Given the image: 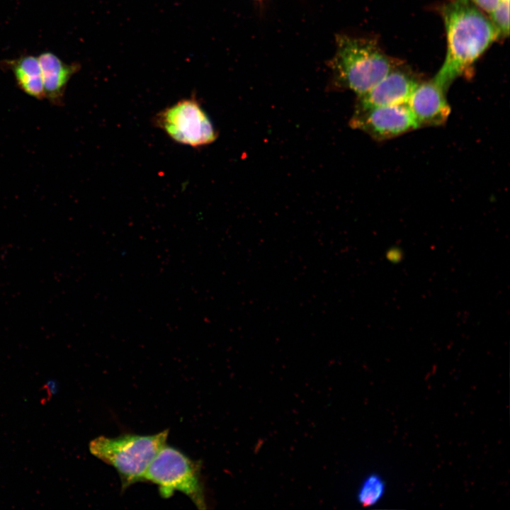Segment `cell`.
I'll use <instances>...</instances> for the list:
<instances>
[{
    "label": "cell",
    "mask_w": 510,
    "mask_h": 510,
    "mask_svg": "<svg viewBox=\"0 0 510 510\" xmlns=\"http://www.w3.org/2000/svg\"><path fill=\"white\" fill-rule=\"evenodd\" d=\"M168 434L169 430L166 429L152 435L125 434L114 438L101 436L90 442L89 450L115 469L124 491L136 482H143L147 469L166 444Z\"/></svg>",
    "instance_id": "3"
},
{
    "label": "cell",
    "mask_w": 510,
    "mask_h": 510,
    "mask_svg": "<svg viewBox=\"0 0 510 510\" xmlns=\"http://www.w3.org/2000/svg\"><path fill=\"white\" fill-rule=\"evenodd\" d=\"M351 125L377 140L392 138L420 127L407 103L357 108Z\"/></svg>",
    "instance_id": "6"
},
{
    "label": "cell",
    "mask_w": 510,
    "mask_h": 510,
    "mask_svg": "<svg viewBox=\"0 0 510 510\" xmlns=\"http://www.w3.org/2000/svg\"><path fill=\"white\" fill-rule=\"evenodd\" d=\"M397 67L373 39L341 35L331 67L336 83L358 96Z\"/></svg>",
    "instance_id": "2"
},
{
    "label": "cell",
    "mask_w": 510,
    "mask_h": 510,
    "mask_svg": "<svg viewBox=\"0 0 510 510\" xmlns=\"http://www.w3.org/2000/svg\"><path fill=\"white\" fill-rule=\"evenodd\" d=\"M38 59L45 98L56 104L61 103L69 79L80 69L79 64H67L51 52L41 53Z\"/></svg>",
    "instance_id": "9"
},
{
    "label": "cell",
    "mask_w": 510,
    "mask_h": 510,
    "mask_svg": "<svg viewBox=\"0 0 510 510\" xmlns=\"http://www.w3.org/2000/svg\"><path fill=\"white\" fill-rule=\"evenodd\" d=\"M419 83L412 74L396 67L368 92L359 96L357 108L407 103Z\"/></svg>",
    "instance_id": "7"
},
{
    "label": "cell",
    "mask_w": 510,
    "mask_h": 510,
    "mask_svg": "<svg viewBox=\"0 0 510 510\" xmlns=\"http://www.w3.org/2000/svg\"><path fill=\"white\" fill-rule=\"evenodd\" d=\"M441 11L447 51L433 80L446 91L500 35L489 18L470 0H450Z\"/></svg>",
    "instance_id": "1"
},
{
    "label": "cell",
    "mask_w": 510,
    "mask_h": 510,
    "mask_svg": "<svg viewBox=\"0 0 510 510\" xmlns=\"http://www.w3.org/2000/svg\"><path fill=\"white\" fill-rule=\"evenodd\" d=\"M407 104L420 126L441 125L450 113L446 91L433 79L419 83Z\"/></svg>",
    "instance_id": "8"
},
{
    "label": "cell",
    "mask_w": 510,
    "mask_h": 510,
    "mask_svg": "<svg viewBox=\"0 0 510 510\" xmlns=\"http://www.w3.org/2000/svg\"><path fill=\"white\" fill-rule=\"evenodd\" d=\"M45 385V387L47 390V397L55 395L58 391L59 385L55 380H48Z\"/></svg>",
    "instance_id": "14"
},
{
    "label": "cell",
    "mask_w": 510,
    "mask_h": 510,
    "mask_svg": "<svg viewBox=\"0 0 510 510\" xmlns=\"http://www.w3.org/2000/svg\"><path fill=\"white\" fill-rule=\"evenodd\" d=\"M143 482L157 484L164 499L178 491L186 494L198 509L207 508L200 463L166 443L149 464Z\"/></svg>",
    "instance_id": "4"
},
{
    "label": "cell",
    "mask_w": 510,
    "mask_h": 510,
    "mask_svg": "<svg viewBox=\"0 0 510 510\" xmlns=\"http://www.w3.org/2000/svg\"><path fill=\"white\" fill-rule=\"evenodd\" d=\"M154 120L174 141L193 147L209 144L217 137L210 118L193 97L166 108Z\"/></svg>",
    "instance_id": "5"
},
{
    "label": "cell",
    "mask_w": 510,
    "mask_h": 510,
    "mask_svg": "<svg viewBox=\"0 0 510 510\" xmlns=\"http://www.w3.org/2000/svg\"><path fill=\"white\" fill-rule=\"evenodd\" d=\"M477 7L490 13L499 4L500 0H470Z\"/></svg>",
    "instance_id": "13"
},
{
    "label": "cell",
    "mask_w": 510,
    "mask_h": 510,
    "mask_svg": "<svg viewBox=\"0 0 510 510\" xmlns=\"http://www.w3.org/2000/svg\"><path fill=\"white\" fill-rule=\"evenodd\" d=\"M13 74L17 85L30 96L45 98L42 72L38 57L28 55L5 61Z\"/></svg>",
    "instance_id": "10"
},
{
    "label": "cell",
    "mask_w": 510,
    "mask_h": 510,
    "mask_svg": "<svg viewBox=\"0 0 510 510\" xmlns=\"http://www.w3.org/2000/svg\"><path fill=\"white\" fill-rule=\"evenodd\" d=\"M382 492V482L378 477L370 476L363 482L358 492V499L362 504L370 505L379 499Z\"/></svg>",
    "instance_id": "11"
},
{
    "label": "cell",
    "mask_w": 510,
    "mask_h": 510,
    "mask_svg": "<svg viewBox=\"0 0 510 510\" xmlns=\"http://www.w3.org/2000/svg\"><path fill=\"white\" fill-rule=\"evenodd\" d=\"M489 19L498 30L500 36L509 33V0H500L497 6L490 13Z\"/></svg>",
    "instance_id": "12"
}]
</instances>
